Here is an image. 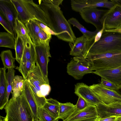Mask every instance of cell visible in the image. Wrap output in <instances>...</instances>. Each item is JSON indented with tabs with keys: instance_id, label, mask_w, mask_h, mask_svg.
Wrapping results in <instances>:
<instances>
[{
	"instance_id": "cell-1",
	"label": "cell",
	"mask_w": 121,
	"mask_h": 121,
	"mask_svg": "<svg viewBox=\"0 0 121 121\" xmlns=\"http://www.w3.org/2000/svg\"><path fill=\"white\" fill-rule=\"evenodd\" d=\"M40 7L44 12L48 26L58 39L73 43L76 38L70 24L64 17L59 6L39 1Z\"/></svg>"
},
{
	"instance_id": "cell-2",
	"label": "cell",
	"mask_w": 121,
	"mask_h": 121,
	"mask_svg": "<svg viewBox=\"0 0 121 121\" xmlns=\"http://www.w3.org/2000/svg\"><path fill=\"white\" fill-rule=\"evenodd\" d=\"M87 53L83 57L85 58L89 56L121 51V33L104 30L100 39L87 46Z\"/></svg>"
},
{
	"instance_id": "cell-3",
	"label": "cell",
	"mask_w": 121,
	"mask_h": 121,
	"mask_svg": "<svg viewBox=\"0 0 121 121\" xmlns=\"http://www.w3.org/2000/svg\"><path fill=\"white\" fill-rule=\"evenodd\" d=\"M4 109L6 116H0V121H32V116L23 92L17 98H11Z\"/></svg>"
},
{
	"instance_id": "cell-4",
	"label": "cell",
	"mask_w": 121,
	"mask_h": 121,
	"mask_svg": "<svg viewBox=\"0 0 121 121\" xmlns=\"http://www.w3.org/2000/svg\"><path fill=\"white\" fill-rule=\"evenodd\" d=\"M17 11L18 18L25 24L30 20H37L48 26L45 14L39 4L32 0H11Z\"/></svg>"
},
{
	"instance_id": "cell-5",
	"label": "cell",
	"mask_w": 121,
	"mask_h": 121,
	"mask_svg": "<svg viewBox=\"0 0 121 121\" xmlns=\"http://www.w3.org/2000/svg\"><path fill=\"white\" fill-rule=\"evenodd\" d=\"M85 58L90 63L91 69L93 71L108 69L121 65V51L89 56Z\"/></svg>"
},
{
	"instance_id": "cell-6",
	"label": "cell",
	"mask_w": 121,
	"mask_h": 121,
	"mask_svg": "<svg viewBox=\"0 0 121 121\" xmlns=\"http://www.w3.org/2000/svg\"><path fill=\"white\" fill-rule=\"evenodd\" d=\"M67 72L76 80L82 78L86 74L93 73L91 65L87 59L82 57H75L68 63Z\"/></svg>"
},
{
	"instance_id": "cell-7",
	"label": "cell",
	"mask_w": 121,
	"mask_h": 121,
	"mask_svg": "<svg viewBox=\"0 0 121 121\" xmlns=\"http://www.w3.org/2000/svg\"><path fill=\"white\" fill-rule=\"evenodd\" d=\"M95 7L85 8L79 12L82 17L86 22L92 24L98 31L102 28L105 14L108 10H103Z\"/></svg>"
},
{
	"instance_id": "cell-8",
	"label": "cell",
	"mask_w": 121,
	"mask_h": 121,
	"mask_svg": "<svg viewBox=\"0 0 121 121\" xmlns=\"http://www.w3.org/2000/svg\"><path fill=\"white\" fill-rule=\"evenodd\" d=\"M51 39L44 43L35 45L36 52L37 62L47 83L49 84L48 77V65L49 57H51L49 43Z\"/></svg>"
},
{
	"instance_id": "cell-9",
	"label": "cell",
	"mask_w": 121,
	"mask_h": 121,
	"mask_svg": "<svg viewBox=\"0 0 121 121\" xmlns=\"http://www.w3.org/2000/svg\"><path fill=\"white\" fill-rule=\"evenodd\" d=\"M36 64L35 68L29 74L27 79L37 91L40 97H45L49 94L51 91V87L46 81L38 64L37 63Z\"/></svg>"
},
{
	"instance_id": "cell-10",
	"label": "cell",
	"mask_w": 121,
	"mask_h": 121,
	"mask_svg": "<svg viewBox=\"0 0 121 121\" xmlns=\"http://www.w3.org/2000/svg\"><path fill=\"white\" fill-rule=\"evenodd\" d=\"M0 14L10 24L15 40L17 36L15 29V21L18 18V14L11 0H0Z\"/></svg>"
},
{
	"instance_id": "cell-11",
	"label": "cell",
	"mask_w": 121,
	"mask_h": 121,
	"mask_svg": "<svg viewBox=\"0 0 121 121\" xmlns=\"http://www.w3.org/2000/svg\"><path fill=\"white\" fill-rule=\"evenodd\" d=\"M90 86L104 104H107L117 101H121V95L116 91L105 88L100 83L93 84Z\"/></svg>"
},
{
	"instance_id": "cell-12",
	"label": "cell",
	"mask_w": 121,
	"mask_h": 121,
	"mask_svg": "<svg viewBox=\"0 0 121 121\" xmlns=\"http://www.w3.org/2000/svg\"><path fill=\"white\" fill-rule=\"evenodd\" d=\"M71 4L73 10L79 12L86 7H104L110 9L115 5L112 0H71Z\"/></svg>"
},
{
	"instance_id": "cell-13",
	"label": "cell",
	"mask_w": 121,
	"mask_h": 121,
	"mask_svg": "<svg viewBox=\"0 0 121 121\" xmlns=\"http://www.w3.org/2000/svg\"><path fill=\"white\" fill-rule=\"evenodd\" d=\"M74 93L78 97L83 99L89 105L96 106L103 104L90 86L83 83H78L75 85Z\"/></svg>"
},
{
	"instance_id": "cell-14",
	"label": "cell",
	"mask_w": 121,
	"mask_h": 121,
	"mask_svg": "<svg viewBox=\"0 0 121 121\" xmlns=\"http://www.w3.org/2000/svg\"><path fill=\"white\" fill-rule=\"evenodd\" d=\"M104 20L105 30L118 29L121 25V6L115 5L108 10Z\"/></svg>"
},
{
	"instance_id": "cell-15",
	"label": "cell",
	"mask_w": 121,
	"mask_h": 121,
	"mask_svg": "<svg viewBox=\"0 0 121 121\" xmlns=\"http://www.w3.org/2000/svg\"><path fill=\"white\" fill-rule=\"evenodd\" d=\"M98 117L121 116V101L105 104H100L96 106Z\"/></svg>"
},
{
	"instance_id": "cell-16",
	"label": "cell",
	"mask_w": 121,
	"mask_h": 121,
	"mask_svg": "<svg viewBox=\"0 0 121 121\" xmlns=\"http://www.w3.org/2000/svg\"><path fill=\"white\" fill-rule=\"evenodd\" d=\"M93 73L118 86H121V65L108 69L97 70Z\"/></svg>"
},
{
	"instance_id": "cell-17",
	"label": "cell",
	"mask_w": 121,
	"mask_h": 121,
	"mask_svg": "<svg viewBox=\"0 0 121 121\" xmlns=\"http://www.w3.org/2000/svg\"><path fill=\"white\" fill-rule=\"evenodd\" d=\"M96 117H98L96 106L89 105L83 109L73 112L63 121H73Z\"/></svg>"
},
{
	"instance_id": "cell-18",
	"label": "cell",
	"mask_w": 121,
	"mask_h": 121,
	"mask_svg": "<svg viewBox=\"0 0 121 121\" xmlns=\"http://www.w3.org/2000/svg\"><path fill=\"white\" fill-rule=\"evenodd\" d=\"M87 40L85 36L77 38L74 43H69V44L71 48L70 55L75 57H84L87 52Z\"/></svg>"
},
{
	"instance_id": "cell-19",
	"label": "cell",
	"mask_w": 121,
	"mask_h": 121,
	"mask_svg": "<svg viewBox=\"0 0 121 121\" xmlns=\"http://www.w3.org/2000/svg\"><path fill=\"white\" fill-rule=\"evenodd\" d=\"M23 92L32 117L38 119V107L27 79L25 80Z\"/></svg>"
},
{
	"instance_id": "cell-20",
	"label": "cell",
	"mask_w": 121,
	"mask_h": 121,
	"mask_svg": "<svg viewBox=\"0 0 121 121\" xmlns=\"http://www.w3.org/2000/svg\"><path fill=\"white\" fill-rule=\"evenodd\" d=\"M4 67L0 69V109L4 108L7 103V89L6 79V70Z\"/></svg>"
},
{
	"instance_id": "cell-21",
	"label": "cell",
	"mask_w": 121,
	"mask_h": 121,
	"mask_svg": "<svg viewBox=\"0 0 121 121\" xmlns=\"http://www.w3.org/2000/svg\"><path fill=\"white\" fill-rule=\"evenodd\" d=\"M68 21L70 24L76 27L82 33L87 39V42L92 43L94 42L95 36L98 32L97 30L94 31L88 30L74 17L70 18Z\"/></svg>"
},
{
	"instance_id": "cell-22",
	"label": "cell",
	"mask_w": 121,
	"mask_h": 121,
	"mask_svg": "<svg viewBox=\"0 0 121 121\" xmlns=\"http://www.w3.org/2000/svg\"><path fill=\"white\" fill-rule=\"evenodd\" d=\"M25 79L21 76H15L12 83L11 93L12 98L15 99L20 96L23 92Z\"/></svg>"
},
{
	"instance_id": "cell-23",
	"label": "cell",
	"mask_w": 121,
	"mask_h": 121,
	"mask_svg": "<svg viewBox=\"0 0 121 121\" xmlns=\"http://www.w3.org/2000/svg\"><path fill=\"white\" fill-rule=\"evenodd\" d=\"M76 109V105L70 102L60 103V108L57 120L61 119L63 121L67 119Z\"/></svg>"
},
{
	"instance_id": "cell-24",
	"label": "cell",
	"mask_w": 121,
	"mask_h": 121,
	"mask_svg": "<svg viewBox=\"0 0 121 121\" xmlns=\"http://www.w3.org/2000/svg\"><path fill=\"white\" fill-rule=\"evenodd\" d=\"M24 48L22 60H28L36 63V52L35 45L33 43L26 42Z\"/></svg>"
},
{
	"instance_id": "cell-25",
	"label": "cell",
	"mask_w": 121,
	"mask_h": 121,
	"mask_svg": "<svg viewBox=\"0 0 121 121\" xmlns=\"http://www.w3.org/2000/svg\"><path fill=\"white\" fill-rule=\"evenodd\" d=\"M60 102L52 98L46 99L43 106L44 108L52 116L57 120L60 108Z\"/></svg>"
},
{
	"instance_id": "cell-26",
	"label": "cell",
	"mask_w": 121,
	"mask_h": 121,
	"mask_svg": "<svg viewBox=\"0 0 121 121\" xmlns=\"http://www.w3.org/2000/svg\"><path fill=\"white\" fill-rule=\"evenodd\" d=\"M27 32L33 43H36L38 35L42 30L34 20H30L25 24Z\"/></svg>"
},
{
	"instance_id": "cell-27",
	"label": "cell",
	"mask_w": 121,
	"mask_h": 121,
	"mask_svg": "<svg viewBox=\"0 0 121 121\" xmlns=\"http://www.w3.org/2000/svg\"><path fill=\"white\" fill-rule=\"evenodd\" d=\"M15 29L17 35L21 38L24 44L27 42L33 43L25 25L18 18L16 20Z\"/></svg>"
},
{
	"instance_id": "cell-28",
	"label": "cell",
	"mask_w": 121,
	"mask_h": 121,
	"mask_svg": "<svg viewBox=\"0 0 121 121\" xmlns=\"http://www.w3.org/2000/svg\"><path fill=\"white\" fill-rule=\"evenodd\" d=\"M35 63L28 60L21 61L18 69L25 80L27 79L29 74L35 69Z\"/></svg>"
},
{
	"instance_id": "cell-29",
	"label": "cell",
	"mask_w": 121,
	"mask_h": 121,
	"mask_svg": "<svg viewBox=\"0 0 121 121\" xmlns=\"http://www.w3.org/2000/svg\"><path fill=\"white\" fill-rule=\"evenodd\" d=\"M15 42L13 36L8 32L0 33V47L15 49Z\"/></svg>"
},
{
	"instance_id": "cell-30",
	"label": "cell",
	"mask_w": 121,
	"mask_h": 121,
	"mask_svg": "<svg viewBox=\"0 0 121 121\" xmlns=\"http://www.w3.org/2000/svg\"><path fill=\"white\" fill-rule=\"evenodd\" d=\"M0 56L4 67L6 69L15 68V59L13 57L11 50H8L2 52Z\"/></svg>"
},
{
	"instance_id": "cell-31",
	"label": "cell",
	"mask_w": 121,
	"mask_h": 121,
	"mask_svg": "<svg viewBox=\"0 0 121 121\" xmlns=\"http://www.w3.org/2000/svg\"><path fill=\"white\" fill-rule=\"evenodd\" d=\"M15 42V49L16 52L15 59L20 64L23 56L24 48V43L21 38L17 35Z\"/></svg>"
},
{
	"instance_id": "cell-32",
	"label": "cell",
	"mask_w": 121,
	"mask_h": 121,
	"mask_svg": "<svg viewBox=\"0 0 121 121\" xmlns=\"http://www.w3.org/2000/svg\"><path fill=\"white\" fill-rule=\"evenodd\" d=\"M15 70L14 68L8 69V71L5 74L7 89V100L8 103L10 94L12 90V83L15 76Z\"/></svg>"
},
{
	"instance_id": "cell-33",
	"label": "cell",
	"mask_w": 121,
	"mask_h": 121,
	"mask_svg": "<svg viewBox=\"0 0 121 121\" xmlns=\"http://www.w3.org/2000/svg\"><path fill=\"white\" fill-rule=\"evenodd\" d=\"M37 117L39 121H55L56 119L50 114L43 107H38Z\"/></svg>"
},
{
	"instance_id": "cell-34",
	"label": "cell",
	"mask_w": 121,
	"mask_h": 121,
	"mask_svg": "<svg viewBox=\"0 0 121 121\" xmlns=\"http://www.w3.org/2000/svg\"><path fill=\"white\" fill-rule=\"evenodd\" d=\"M100 84L105 88L116 91L120 87V86L102 78H101V82Z\"/></svg>"
},
{
	"instance_id": "cell-35",
	"label": "cell",
	"mask_w": 121,
	"mask_h": 121,
	"mask_svg": "<svg viewBox=\"0 0 121 121\" xmlns=\"http://www.w3.org/2000/svg\"><path fill=\"white\" fill-rule=\"evenodd\" d=\"M51 35L45 32L42 30L38 35L36 41L35 45L40 43L44 42L49 39H51Z\"/></svg>"
},
{
	"instance_id": "cell-36",
	"label": "cell",
	"mask_w": 121,
	"mask_h": 121,
	"mask_svg": "<svg viewBox=\"0 0 121 121\" xmlns=\"http://www.w3.org/2000/svg\"><path fill=\"white\" fill-rule=\"evenodd\" d=\"M88 105H89L83 99L79 96L77 103L76 104V109L74 112H77L83 109Z\"/></svg>"
},
{
	"instance_id": "cell-37",
	"label": "cell",
	"mask_w": 121,
	"mask_h": 121,
	"mask_svg": "<svg viewBox=\"0 0 121 121\" xmlns=\"http://www.w3.org/2000/svg\"><path fill=\"white\" fill-rule=\"evenodd\" d=\"M0 23L7 32L13 35L10 24L0 14Z\"/></svg>"
},
{
	"instance_id": "cell-38",
	"label": "cell",
	"mask_w": 121,
	"mask_h": 121,
	"mask_svg": "<svg viewBox=\"0 0 121 121\" xmlns=\"http://www.w3.org/2000/svg\"><path fill=\"white\" fill-rule=\"evenodd\" d=\"M34 20L41 29L44 32L51 35H55V34L47 26L39 21L35 20Z\"/></svg>"
},
{
	"instance_id": "cell-39",
	"label": "cell",
	"mask_w": 121,
	"mask_h": 121,
	"mask_svg": "<svg viewBox=\"0 0 121 121\" xmlns=\"http://www.w3.org/2000/svg\"><path fill=\"white\" fill-rule=\"evenodd\" d=\"M43 2L54 4L58 6L62 4L63 0H42Z\"/></svg>"
},
{
	"instance_id": "cell-40",
	"label": "cell",
	"mask_w": 121,
	"mask_h": 121,
	"mask_svg": "<svg viewBox=\"0 0 121 121\" xmlns=\"http://www.w3.org/2000/svg\"><path fill=\"white\" fill-rule=\"evenodd\" d=\"M104 29V20L103 26L102 29L97 32L95 36L94 41L92 43H95L97 42L100 39L102 35Z\"/></svg>"
},
{
	"instance_id": "cell-41",
	"label": "cell",
	"mask_w": 121,
	"mask_h": 121,
	"mask_svg": "<svg viewBox=\"0 0 121 121\" xmlns=\"http://www.w3.org/2000/svg\"><path fill=\"white\" fill-rule=\"evenodd\" d=\"M117 117L111 116L103 118L98 117L97 121H115Z\"/></svg>"
},
{
	"instance_id": "cell-42",
	"label": "cell",
	"mask_w": 121,
	"mask_h": 121,
	"mask_svg": "<svg viewBox=\"0 0 121 121\" xmlns=\"http://www.w3.org/2000/svg\"><path fill=\"white\" fill-rule=\"evenodd\" d=\"M98 117H96L88 119L79 120L73 121H97Z\"/></svg>"
},
{
	"instance_id": "cell-43",
	"label": "cell",
	"mask_w": 121,
	"mask_h": 121,
	"mask_svg": "<svg viewBox=\"0 0 121 121\" xmlns=\"http://www.w3.org/2000/svg\"><path fill=\"white\" fill-rule=\"evenodd\" d=\"M104 30L106 31L117 32L121 33V29H117L109 30L105 29Z\"/></svg>"
},
{
	"instance_id": "cell-44",
	"label": "cell",
	"mask_w": 121,
	"mask_h": 121,
	"mask_svg": "<svg viewBox=\"0 0 121 121\" xmlns=\"http://www.w3.org/2000/svg\"><path fill=\"white\" fill-rule=\"evenodd\" d=\"M115 5L121 6V0H112Z\"/></svg>"
},
{
	"instance_id": "cell-45",
	"label": "cell",
	"mask_w": 121,
	"mask_h": 121,
	"mask_svg": "<svg viewBox=\"0 0 121 121\" xmlns=\"http://www.w3.org/2000/svg\"><path fill=\"white\" fill-rule=\"evenodd\" d=\"M115 121H121V116L117 117Z\"/></svg>"
},
{
	"instance_id": "cell-46",
	"label": "cell",
	"mask_w": 121,
	"mask_h": 121,
	"mask_svg": "<svg viewBox=\"0 0 121 121\" xmlns=\"http://www.w3.org/2000/svg\"><path fill=\"white\" fill-rule=\"evenodd\" d=\"M116 91L121 95V86H120L119 89L117 91Z\"/></svg>"
},
{
	"instance_id": "cell-47",
	"label": "cell",
	"mask_w": 121,
	"mask_h": 121,
	"mask_svg": "<svg viewBox=\"0 0 121 121\" xmlns=\"http://www.w3.org/2000/svg\"><path fill=\"white\" fill-rule=\"evenodd\" d=\"M32 121H39V120L37 119H36L32 117Z\"/></svg>"
},
{
	"instance_id": "cell-48",
	"label": "cell",
	"mask_w": 121,
	"mask_h": 121,
	"mask_svg": "<svg viewBox=\"0 0 121 121\" xmlns=\"http://www.w3.org/2000/svg\"><path fill=\"white\" fill-rule=\"evenodd\" d=\"M118 29H121V25L120 26V27Z\"/></svg>"
},
{
	"instance_id": "cell-49",
	"label": "cell",
	"mask_w": 121,
	"mask_h": 121,
	"mask_svg": "<svg viewBox=\"0 0 121 121\" xmlns=\"http://www.w3.org/2000/svg\"><path fill=\"white\" fill-rule=\"evenodd\" d=\"M55 121H58V120H57Z\"/></svg>"
}]
</instances>
